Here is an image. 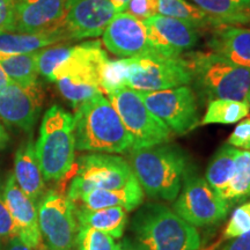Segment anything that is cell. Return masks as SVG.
<instances>
[{
    "mask_svg": "<svg viewBox=\"0 0 250 250\" xmlns=\"http://www.w3.org/2000/svg\"><path fill=\"white\" fill-rule=\"evenodd\" d=\"M250 112L247 101L236 100H213L208 104L202 125L208 124H234L246 118Z\"/></svg>",
    "mask_w": 250,
    "mask_h": 250,
    "instance_id": "obj_28",
    "label": "cell"
},
{
    "mask_svg": "<svg viewBox=\"0 0 250 250\" xmlns=\"http://www.w3.org/2000/svg\"><path fill=\"white\" fill-rule=\"evenodd\" d=\"M43 99L39 83L23 87L11 81L0 92V120L8 126L31 132L42 110Z\"/></svg>",
    "mask_w": 250,
    "mask_h": 250,
    "instance_id": "obj_13",
    "label": "cell"
},
{
    "mask_svg": "<svg viewBox=\"0 0 250 250\" xmlns=\"http://www.w3.org/2000/svg\"><path fill=\"white\" fill-rule=\"evenodd\" d=\"M2 195L18 228L19 237L24 245L36 250L42 241L37 205L19 188L13 174H9L6 179Z\"/></svg>",
    "mask_w": 250,
    "mask_h": 250,
    "instance_id": "obj_18",
    "label": "cell"
},
{
    "mask_svg": "<svg viewBox=\"0 0 250 250\" xmlns=\"http://www.w3.org/2000/svg\"><path fill=\"white\" fill-rule=\"evenodd\" d=\"M0 250H35L27 245L19 236H14L6 242H0Z\"/></svg>",
    "mask_w": 250,
    "mask_h": 250,
    "instance_id": "obj_38",
    "label": "cell"
},
{
    "mask_svg": "<svg viewBox=\"0 0 250 250\" xmlns=\"http://www.w3.org/2000/svg\"><path fill=\"white\" fill-rule=\"evenodd\" d=\"M37 212L40 232L48 250H76L77 206L67 196L50 190L37 204Z\"/></svg>",
    "mask_w": 250,
    "mask_h": 250,
    "instance_id": "obj_8",
    "label": "cell"
},
{
    "mask_svg": "<svg viewBox=\"0 0 250 250\" xmlns=\"http://www.w3.org/2000/svg\"><path fill=\"white\" fill-rule=\"evenodd\" d=\"M237 148L225 144L215 152L206 168L205 181L220 196L234 174Z\"/></svg>",
    "mask_w": 250,
    "mask_h": 250,
    "instance_id": "obj_25",
    "label": "cell"
},
{
    "mask_svg": "<svg viewBox=\"0 0 250 250\" xmlns=\"http://www.w3.org/2000/svg\"><path fill=\"white\" fill-rule=\"evenodd\" d=\"M110 1L115 5V7L117 8L118 13H120V12H123V8L125 7V5L129 2V0H110Z\"/></svg>",
    "mask_w": 250,
    "mask_h": 250,
    "instance_id": "obj_42",
    "label": "cell"
},
{
    "mask_svg": "<svg viewBox=\"0 0 250 250\" xmlns=\"http://www.w3.org/2000/svg\"><path fill=\"white\" fill-rule=\"evenodd\" d=\"M9 143V136L7 131L5 130V127L0 124V151L6 148V146L8 145Z\"/></svg>",
    "mask_w": 250,
    "mask_h": 250,
    "instance_id": "obj_40",
    "label": "cell"
},
{
    "mask_svg": "<svg viewBox=\"0 0 250 250\" xmlns=\"http://www.w3.org/2000/svg\"><path fill=\"white\" fill-rule=\"evenodd\" d=\"M102 43L112 55L122 58L158 56L148 44L143 21L132 15L120 12L102 34Z\"/></svg>",
    "mask_w": 250,
    "mask_h": 250,
    "instance_id": "obj_15",
    "label": "cell"
},
{
    "mask_svg": "<svg viewBox=\"0 0 250 250\" xmlns=\"http://www.w3.org/2000/svg\"><path fill=\"white\" fill-rule=\"evenodd\" d=\"M121 243L124 250H147L142 243L137 241L136 239H131V237H125Z\"/></svg>",
    "mask_w": 250,
    "mask_h": 250,
    "instance_id": "obj_39",
    "label": "cell"
},
{
    "mask_svg": "<svg viewBox=\"0 0 250 250\" xmlns=\"http://www.w3.org/2000/svg\"><path fill=\"white\" fill-rule=\"evenodd\" d=\"M107 95L130 134L132 148L149 147L169 142L173 133L148 110L136 90L123 86Z\"/></svg>",
    "mask_w": 250,
    "mask_h": 250,
    "instance_id": "obj_6",
    "label": "cell"
},
{
    "mask_svg": "<svg viewBox=\"0 0 250 250\" xmlns=\"http://www.w3.org/2000/svg\"><path fill=\"white\" fill-rule=\"evenodd\" d=\"M220 197L230 208L250 198V152L236 151L234 174Z\"/></svg>",
    "mask_w": 250,
    "mask_h": 250,
    "instance_id": "obj_27",
    "label": "cell"
},
{
    "mask_svg": "<svg viewBox=\"0 0 250 250\" xmlns=\"http://www.w3.org/2000/svg\"><path fill=\"white\" fill-rule=\"evenodd\" d=\"M173 211L195 227H205L223 221L230 206L208 186L205 179L188 171Z\"/></svg>",
    "mask_w": 250,
    "mask_h": 250,
    "instance_id": "obj_9",
    "label": "cell"
},
{
    "mask_svg": "<svg viewBox=\"0 0 250 250\" xmlns=\"http://www.w3.org/2000/svg\"><path fill=\"white\" fill-rule=\"evenodd\" d=\"M117 243L109 234L90 227H79L76 250H115Z\"/></svg>",
    "mask_w": 250,
    "mask_h": 250,
    "instance_id": "obj_31",
    "label": "cell"
},
{
    "mask_svg": "<svg viewBox=\"0 0 250 250\" xmlns=\"http://www.w3.org/2000/svg\"><path fill=\"white\" fill-rule=\"evenodd\" d=\"M123 12L144 21L158 14V4L156 0H129Z\"/></svg>",
    "mask_w": 250,
    "mask_h": 250,
    "instance_id": "obj_33",
    "label": "cell"
},
{
    "mask_svg": "<svg viewBox=\"0 0 250 250\" xmlns=\"http://www.w3.org/2000/svg\"><path fill=\"white\" fill-rule=\"evenodd\" d=\"M130 229L133 239L147 250H202L196 227L160 203L140 205Z\"/></svg>",
    "mask_w": 250,
    "mask_h": 250,
    "instance_id": "obj_3",
    "label": "cell"
},
{
    "mask_svg": "<svg viewBox=\"0 0 250 250\" xmlns=\"http://www.w3.org/2000/svg\"><path fill=\"white\" fill-rule=\"evenodd\" d=\"M247 102H248L249 105H250V90H249V93H248V96H247Z\"/></svg>",
    "mask_w": 250,
    "mask_h": 250,
    "instance_id": "obj_44",
    "label": "cell"
},
{
    "mask_svg": "<svg viewBox=\"0 0 250 250\" xmlns=\"http://www.w3.org/2000/svg\"><path fill=\"white\" fill-rule=\"evenodd\" d=\"M129 74L124 86L136 92H156L191 83V74L183 58L144 56L127 58Z\"/></svg>",
    "mask_w": 250,
    "mask_h": 250,
    "instance_id": "obj_10",
    "label": "cell"
},
{
    "mask_svg": "<svg viewBox=\"0 0 250 250\" xmlns=\"http://www.w3.org/2000/svg\"><path fill=\"white\" fill-rule=\"evenodd\" d=\"M218 26L250 23V0H192Z\"/></svg>",
    "mask_w": 250,
    "mask_h": 250,
    "instance_id": "obj_24",
    "label": "cell"
},
{
    "mask_svg": "<svg viewBox=\"0 0 250 250\" xmlns=\"http://www.w3.org/2000/svg\"><path fill=\"white\" fill-rule=\"evenodd\" d=\"M14 236H19L18 228L6 205L2 188H0V242H6Z\"/></svg>",
    "mask_w": 250,
    "mask_h": 250,
    "instance_id": "obj_34",
    "label": "cell"
},
{
    "mask_svg": "<svg viewBox=\"0 0 250 250\" xmlns=\"http://www.w3.org/2000/svg\"><path fill=\"white\" fill-rule=\"evenodd\" d=\"M148 110L164 123L171 133L183 136L199 123L196 94L189 86L156 92H137Z\"/></svg>",
    "mask_w": 250,
    "mask_h": 250,
    "instance_id": "obj_11",
    "label": "cell"
},
{
    "mask_svg": "<svg viewBox=\"0 0 250 250\" xmlns=\"http://www.w3.org/2000/svg\"><path fill=\"white\" fill-rule=\"evenodd\" d=\"M14 179L19 188L35 204L45 193V183L37 159L35 144L31 139L20 146L14 158Z\"/></svg>",
    "mask_w": 250,
    "mask_h": 250,
    "instance_id": "obj_20",
    "label": "cell"
},
{
    "mask_svg": "<svg viewBox=\"0 0 250 250\" xmlns=\"http://www.w3.org/2000/svg\"><path fill=\"white\" fill-rule=\"evenodd\" d=\"M117 13L110 0H67L64 29L70 40L98 37Z\"/></svg>",
    "mask_w": 250,
    "mask_h": 250,
    "instance_id": "obj_14",
    "label": "cell"
},
{
    "mask_svg": "<svg viewBox=\"0 0 250 250\" xmlns=\"http://www.w3.org/2000/svg\"><path fill=\"white\" fill-rule=\"evenodd\" d=\"M125 208H116L89 210V208H77V220L79 227H90L109 234L114 239H121L126 228L129 217Z\"/></svg>",
    "mask_w": 250,
    "mask_h": 250,
    "instance_id": "obj_23",
    "label": "cell"
},
{
    "mask_svg": "<svg viewBox=\"0 0 250 250\" xmlns=\"http://www.w3.org/2000/svg\"><path fill=\"white\" fill-rule=\"evenodd\" d=\"M36 58L37 51L31 52V54H1L0 52V66L12 83L27 87L39 83Z\"/></svg>",
    "mask_w": 250,
    "mask_h": 250,
    "instance_id": "obj_26",
    "label": "cell"
},
{
    "mask_svg": "<svg viewBox=\"0 0 250 250\" xmlns=\"http://www.w3.org/2000/svg\"><path fill=\"white\" fill-rule=\"evenodd\" d=\"M67 0H17L12 31L24 34L64 29Z\"/></svg>",
    "mask_w": 250,
    "mask_h": 250,
    "instance_id": "obj_17",
    "label": "cell"
},
{
    "mask_svg": "<svg viewBox=\"0 0 250 250\" xmlns=\"http://www.w3.org/2000/svg\"><path fill=\"white\" fill-rule=\"evenodd\" d=\"M223 250H250V232L232 239L225 245Z\"/></svg>",
    "mask_w": 250,
    "mask_h": 250,
    "instance_id": "obj_37",
    "label": "cell"
},
{
    "mask_svg": "<svg viewBox=\"0 0 250 250\" xmlns=\"http://www.w3.org/2000/svg\"><path fill=\"white\" fill-rule=\"evenodd\" d=\"M115 250H124V248H123V246H122V243L120 242V243H117V247H116V249Z\"/></svg>",
    "mask_w": 250,
    "mask_h": 250,
    "instance_id": "obj_43",
    "label": "cell"
},
{
    "mask_svg": "<svg viewBox=\"0 0 250 250\" xmlns=\"http://www.w3.org/2000/svg\"><path fill=\"white\" fill-rule=\"evenodd\" d=\"M35 148L44 181H61L70 173L76 160L74 120L70 112L59 105L46 110Z\"/></svg>",
    "mask_w": 250,
    "mask_h": 250,
    "instance_id": "obj_5",
    "label": "cell"
},
{
    "mask_svg": "<svg viewBox=\"0 0 250 250\" xmlns=\"http://www.w3.org/2000/svg\"><path fill=\"white\" fill-rule=\"evenodd\" d=\"M9 83H11V80H9L7 74L5 73L4 70L1 68V66H0V92H1V90L4 89Z\"/></svg>",
    "mask_w": 250,
    "mask_h": 250,
    "instance_id": "obj_41",
    "label": "cell"
},
{
    "mask_svg": "<svg viewBox=\"0 0 250 250\" xmlns=\"http://www.w3.org/2000/svg\"><path fill=\"white\" fill-rule=\"evenodd\" d=\"M136 180L129 161L108 153H89L78 160V170L72 180L67 197L78 202L81 195L95 189H122Z\"/></svg>",
    "mask_w": 250,
    "mask_h": 250,
    "instance_id": "obj_7",
    "label": "cell"
},
{
    "mask_svg": "<svg viewBox=\"0 0 250 250\" xmlns=\"http://www.w3.org/2000/svg\"><path fill=\"white\" fill-rule=\"evenodd\" d=\"M144 198H145V192L136 179L122 189L90 190L81 195L78 201L83 203V208L89 210L121 206L127 212H132L143 205Z\"/></svg>",
    "mask_w": 250,
    "mask_h": 250,
    "instance_id": "obj_21",
    "label": "cell"
},
{
    "mask_svg": "<svg viewBox=\"0 0 250 250\" xmlns=\"http://www.w3.org/2000/svg\"><path fill=\"white\" fill-rule=\"evenodd\" d=\"M108 61L100 41H89L74 45L68 57L56 68L52 83L58 78H67L102 89V72Z\"/></svg>",
    "mask_w": 250,
    "mask_h": 250,
    "instance_id": "obj_16",
    "label": "cell"
},
{
    "mask_svg": "<svg viewBox=\"0 0 250 250\" xmlns=\"http://www.w3.org/2000/svg\"><path fill=\"white\" fill-rule=\"evenodd\" d=\"M70 40L66 30L49 33L24 34L0 30V52L1 54H31Z\"/></svg>",
    "mask_w": 250,
    "mask_h": 250,
    "instance_id": "obj_22",
    "label": "cell"
},
{
    "mask_svg": "<svg viewBox=\"0 0 250 250\" xmlns=\"http://www.w3.org/2000/svg\"><path fill=\"white\" fill-rule=\"evenodd\" d=\"M250 232V201L239 205L226 225L225 240H232Z\"/></svg>",
    "mask_w": 250,
    "mask_h": 250,
    "instance_id": "obj_32",
    "label": "cell"
},
{
    "mask_svg": "<svg viewBox=\"0 0 250 250\" xmlns=\"http://www.w3.org/2000/svg\"><path fill=\"white\" fill-rule=\"evenodd\" d=\"M182 58L191 74V83L206 101H247L250 90L249 68L239 66L213 51H190Z\"/></svg>",
    "mask_w": 250,
    "mask_h": 250,
    "instance_id": "obj_4",
    "label": "cell"
},
{
    "mask_svg": "<svg viewBox=\"0 0 250 250\" xmlns=\"http://www.w3.org/2000/svg\"><path fill=\"white\" fill-rule=\"evenodd\" d=\"M158 14L183 20L196 26L197 28L218 27V24L204 11L190 4L186 0H156Z\"/></svg>",
    "mask_w": 250,
    "mask_h": 250,
    "instance_id": "obj_29",
    "label": "cell"
},
{
    "mask_svg": "<svg viewBox=\"0 0 250 250\" xmlns=\"http://www.w3.org/2000/svg\"><path fill=\"white\" fill-rule=\"evenodd\" d=\"M129 164L144 192L153 199L166 202L176 199L189 171L188 154L169 142L131 148Z\"/></svg>",
    "mask_w": 250,
    "mask_h": 250,
    "instance_id": "obj_1",
    "label": "cell"
},
{
    "mask_svg": "<svg viewBox=\"0 0 250 250\" xmlns=\"http://www.w3.org/2000/svg\"><path fill=\"white\" fill-rule=\"evenodd\" d=\"M17 0H0V30L12 31Z\"/></svg>",
    "mask_w": 250,
    "mask_h": 250,
    "instance_id": "obj_36",
    "label": "cell"
},
{
    "mask_svg": "<svg viewBox=\"0 0 250 250\" xmlns=\"http://www.w3.org/2000/svg\"><path fill=\"white\" fill-rule=\"evenodd\" d=\"M72 46L57 45L48 46L37 51L36 65L40 76L44 77L49 81H52L54 73L59 65L71 54Z\"/></svg>",
    "mask_w": 250,
    "mask_h": 250,
    "instance_id": "obj_30",
    "label": "cell"
},
{
    "mask_svg": "<svg viewBox=\"0 0 250 250\" xmlns=\"http://www.w3.org/2000/svg\"><path fill=\"white\" fill-rule=\"evenodd\" d=\"M227 144L237 149L250 152V117L242 120L236 125Z\"/></svg>",
    "mask_w": 250,
    "mask_h": 250,
    "instance_id": "obj_35",
    "label": "cell"
},
{
    "mask_svg": "<svg viewBox=\"0 0 250 250\" xmlns=\"http://www.w3.org/2000/svg\"><path fill=\"white\" fill-rule=\"evenodd\" d=\"M76 148L92 153L123 154L132 148V140L110 101L103 94L76 107Z\"/></svg>",
    "mask_w": 250,
    "mask_h": 250,
    "instance_id": "obj_2",
    "label": "cell"
},
{
    "mask_svg": "<svg viewBox=\"0 0 250 250\" xmlns=\"http://www.w3.org/2000/svg\"><path fill=\"white\" fill-rule=\"evenodd\" d=\"M208 48L234 64L250 70V28L214 27L208 41Z\"/></svg>",
    "mask_w": 250,
    "mask_h": 250,
    "instance_id": "obj_19",
    "label": "cell"
},
{
    "mask_svg": "<svg viewBox=\"0 0 250 250\" xmlns=\"http://www.w3.org/2000/svg\"><path fill=\"white\" fill-rule=\"evenodd\" d=\"M143 23L149 46L155 55L162 57H182L195 49L199 41V28L179 19L156 14Z\"/></svg>",
    "mask_w": 250,
    "mask_h": 250,
    "instance_id": "obj_12",
    "label": "cell"
}]
</instances>
